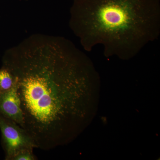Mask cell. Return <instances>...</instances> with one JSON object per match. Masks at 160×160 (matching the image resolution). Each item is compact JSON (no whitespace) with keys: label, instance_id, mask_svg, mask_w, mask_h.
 I'll list each match as a JSON object with an SVG mask.
<instances>
[{"label":"cell","instance_id":"277c9868","mask_svg":"<svg viewBox=\"0 0 160 160\" xmlns=\"http://www.w3.org/2000/svg\"><path fill=\"white\" fill-rule=\"evenodd\" d=\"M0 115L22 127L24 118L15 81L11 89L0 93Z\"/></svg>","mask_w":160,"mask_h":160},{"label":"cell","instance_id":"8992f818","mask_svg":"<svg viewBox=\"0 0 160 160\" xmlns=\"http://www.w3.org/2000/svg\"><path fill=\"white\" fill-rule=\"evenodd\" d=\"M36 159L32 150H26L19 152L12 160H34Z\"/></svg>","mask_w":160,"mask_h":160},{"label":"cell","instance_id":"5b68a950","mask_svg":"<svg viewBox=\"0 0 160 160\" xmlns=\"http://www.w3.org/2000/svg\"><path fill=\"white\" fill-rule=\"evenodd\" d=\"M13 76L6 67L3 66L0 69V93L11 89L14 84Z\"/></svg>","mask_w":160,"mask_h":160},{"label":"cell","instance_id":"7a4b0ae2","mask_svg":"<svg viewBox=\"0 0 160 160\" xmlns=\"http://www.w3.org/2000/svg\"><path fill=\"white\" fill-rule=\"evenodd\" d=\"M72 25L85 49L106 56L137 54L160 32V0H75Z\"/></svg>","mask_w":160,"mask_h":160},{"label":"cell","instance_id":"3957f363","mask_svg":"<svg viewBox=\"0 0 160 160\" xmlns=\"http://www.w3.org/2000/svg\"><path fill=\"white\" fill-rule=\"evenodd\" d=\"M0 129L6 160H12L15 156L21 152L26 150L33 151L34 148H37L34 140L25 129L1 115Z\"/></svg>","mask_w":160,"mask_h":160},{"label":"cell","instance_id":"6da1fadb","mask_svg":"<svg viewBox=\"0 0 160 160\" xmlns=\"http://www.w3.org/2000/svg\"><path fill=\"white\" fill-rule=\"evenodd\" d=\"M5 60L17 87L25 129L37 148L66 141L80 117L87 57L62 39L28 46Z\"/></svg>","mask_w":160,"mask_h":160}]
</instances>
